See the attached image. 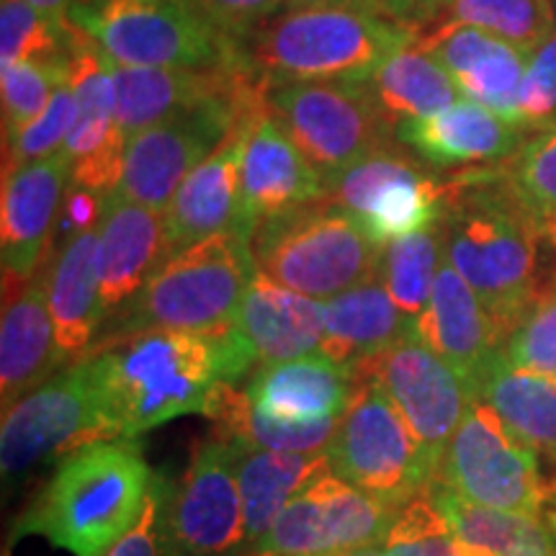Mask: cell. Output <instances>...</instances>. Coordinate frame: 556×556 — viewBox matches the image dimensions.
Listing matches in <instances>:
<instances>
[{
  "mask_svg": "<svg viewBox=\"0 0 556 556\" xmlns=\"http://www.w3.org/2000/svg\"><path fill=\"white\" fill-rule=\"evenodd\" d=\"M86 364L109 435L139 438L184 415H204L214 389L235 384L258 361L229 328L142 332L93 351Z\"/></svg>",
  "mask_w": 556,
  "mask_h": 556,
  "instance_id": "cell-1",
  "label": "cell"
},
{
  "mask_svg": "<svg viewBox=\"0 0 556 556\" xmlns=\"http://www.w3.org/2000/svg\"><path fill=\"white\" fill-rule=\"evenodd\" d=\"M443 258L475 289L505 340L539 302L536 217L505 173L451 180L438 222Z\"/></svg>",
  "mask_w": 556,
  "mask_h": 556,
  "instance_id": "cell-2",
  "label": "cell"
},
{
  "mask_svg": "<svg viewBox=\"0 0 556 556\" xmlns=\"http://www.w3.org/2000/svg\"><path fill=\"white\" fill-rule=\"evenodd\" d=\"M152 482L135 438L88 443L60 458L13 523L11 541L41 536L73 556H103L135 526Z\"/></svg>",
  "mask_w": 556,
  "mask_h": 556,
  "instance_id": "cell-3",
  "label": "cell"
},
{
  "mask_svg": "<svg viewBox=\"0 0 556 556\" xmlns=\"http://www.w3.org/2000/svg\"><path fill=\"white\" fill-rule=\"evenodd\" d=\"M415 26L361 5L287 9L242 39L250 73L263 88L281 83L366 80L394 52L415 47Z\"/></svg>",
  "mask_w": 556,
  "mask_h": 556,
  "instance_id": "cell-4",
  "label": "cell"
},
{
  "mask_svg": "<svg viewBox=\"0 0 556 556\" xmlns=\"http://www.w3.org/2000/svg\"><path fill=\"white\" fill-rule=\"evenodd\" d=\"M255 274L250 240L238 229L178 250L127 307L103 323L90 353L155 330L225 332L232 328Z\"/></svg>",
  "mask_w": 556,
  "mask_h": 556,
  "instance_id": "cell-5",
  "label": "cell"
},
{
  "mask_svg": "<svg viewBox=\"0 0 556 556\" xmlns=\"http://www.w3.org/2000/svg\"><path fill=\"white\" fill-rule=\"evenodd\" d=\"M70 21L122 67H248L197 0H78Z\"/></svg>",
  "mask_w": 556,
  "mask_h": 556,
  "instance_id": "cell-6",
  "label": "cell"
},
{
  "mask_svg": "<svg viewBox=\"0 0 556 556\" xmlns=\"http://www.w3.org/2000/svg\"><path fill=\"white\" fill-rule=\"evenodd\" d=\"M379 250L358 219L328 199L263 219L250 235L263 276L319 302L377 274Z\"/></svg>",
  "mask_w": 556,
  "mask_h": 556,
  "instance_id": "cell-7",
  "label": "cell"
},
{
  "mask_svg": "<svg viewBox=\"0 0 556 556\" xmlns=\"http://www.w3.org/2000/svg\"><path fill=\"white\" fill-rule=\"evenodd\" d=\"M325 454L332 475L394 510L428 495L438 479V464L377 381H361Z\"/></svg>",
  "mask_w": 556,
  "mask_h": 556,
  "instance_id": "cell-8",
  "label": "cell"
},
{
  "mask_svg": "<svg viewBox=\"0 0 556 556\" xmlns=\"http://www.w3.org/2000/svg\"><path fill=\"white\" fill-rule=\"evenodd\" d=\"M263 106L328 184L397 142V129L366 80L281 83L263 88Z\"/></svg>",
  "mask_w": 556,
  "mask_h": 556,
  "instance_id": "cell-9",
  "label": "cell"
},
{
  "mask_svg": "<svg viewBox=\"0 0 556 556\" xmlns=\"http://www.w3.org/2000/svg\"><path fill=\"white\" fill-rule=\"evenodd\" d=\"M261 103L263 86H253L176 111L152 127L139 129L127 139L116 193L135 204L165 212L186 176L199 168Z\"/></svg>",
  "mask_w": 556,
  "mask_h": 556,
  "instance_id": "cell-10",
  "label": "cell"
},
{
  "mask_svg": "<svg viewBox=\"0 0 556 556\" xmlns=\"http://www.w3.org/2000/svg\"><path fill=\"white\" fill-rule=\"evenodd\" d=\"M435 482L492 510L528 518L544 516L546 484L539 451L513 433L503 417L477 397L451 438Z\"/></svg>",
  "mask_w": 556,
  "mask_h": 556,
  "instance_id": "cell-11",
  "label": "cell"
},
{
  "mask_svg": "<svg viewBox=\"0 0 556 556\" xmlns=\"http://www.w3.org/2000/svg\"><path fill=\"white\" fill-rule=\"evenodd\" d=\"M99 441L114 438L103 422L86 358H80L3 413V479H18L39 464L65 458L73 451Z\"/></svg>",
  "mask_w": 556,
  "mask_h": 556,
  "instance_id": "cell-12",
  "label": "cell"
},
{
  "mask_svg": "<svg viewBox=\"0 0 556 556\" xmlns=\"http://www.w3.org/2000/svg\"><path fill=\"white\" fill-rule=\"evenodd\" d=\"M446 186L420 157L394 142L332 180L328 201L351 212L381 248L435 227L446 206Z\"/></svg>",
  "mask_w": 556,
  "mask_h": 556,
  "instance_id": "cell-13",
  "label": "cell"
},
{
  "mask_svg": "<svg viewBox=\"0 0 556 556\" xmlns=\"http://www.w3.org/2000/svg\"><path fill=\"white\" fill-rule=\"evenodd\" d=\"M400 513L328 471L283 507L255 554L343 556L384 544Z\"/></svg>",
  "mask_w": 556,
  "mask_h": 556,
  "instance_id": "cell-14",
  "label": "cell"
},
{
  "mask_svg": "<svg viewBox=\"0 0 556 556\" xmlns=\"http://www.w3.org/2000/svg\"><path fill=\"white\" fill-rule=\"evenodd\" d=\"M353 379L358 384L377 381L387 389L441 471L451 438L475 402L469 381L415 336L402 338L381 356L356 368Z\"/></svg>",
  "mask_w": 556,
  "mask_h": 556,
  "instance_id": "cell-15",
  "label": "cell"
},
{
  "mask_svg": "<svg viewBox=\"0 0 556 556\" xmlns=\"http://www.w3.org/2000/svg\"><path fill=\"white\" fill-rule=\"evenodd\" d=\"M170 531L180 556H250L232 438L201 443L170 486Z\"/></svg>",
  "mask_w": 556,
  "mask_h": 556,
  "instance_id": "cell-16",
  "label": "cell"
},
{
  "mask_svg": "<svg viewBox=\"0 0 556 556\" xmlns=\"http://www.w3.org/2000/svg\"><path fill=\"white\" fill-rule=\"evenodd\" d=\"M67 58L75 124L62 152L70 160V184L106 199L119 189L127 155V135L116 116L111 60L78 26L70 31Z\"/></svg>",
  "mask_w": 556,
  "mask_h": 556,
  "instance_id": "cell-17",
  "label": "cell"
},
{
  "mask_svg": "<svg viewBox=\"0 0 556 556\" xmlns=\"http://www.w3.org/2000/svg\"><path fill=\"white\" fill-rule=\"evenodd\" d=\"M330 184L296 142L283 131L266 106L250 119L245 157H242V199L238 232L250 240L263 219L289 208L328 199Z\"/></svg>",
  "mask_w": 556,
  "mask_h": 556,
  "instance_id": "cell-18",
  "label": "cell"
},
{
  "mask_svg": "<svg viewBox=\"0 0 556 556\" xmlns=\"http://www.w3.org/2000/svg\"><path fill=\"white\" fill-rule=\"evenodd\" d=\"M70 180L65 152L3 170L0 199V261L5 283H26L50 248L52 229Z\"/></svg>",
  "mask_w": 556,
  "mask_h": 556,
  "instance_id": "cell-19",
  "label": "cell"
},
{
  "mask_svg": "<svg viewBox=\"0 0 556 556\" xmlns=\"http://www.w3.org/2000/svg\"><path fill=\"white\" fill-rule=\"evenodd\" d=\"M415 47L446 70L462 99L520 127V83L531 52L469 24H438Z\"/></svg>",
  "mask_w": 556,
  "mask_h": 556,
  "instance_id": "cell-20",
  "label": "cell"
},
{
  "mask_svg": "<svg viewBox=\"0 0 556 556\" xmlns=\"http://www.w3.org/2000/svg\"><path fill=\"white\" fill-rule=\"evenodd\" d=\"M263 106V103H261ZM255 109L232 129L225 142L193 168L165 208L168 258L214 235L238 229L242 199V157Z\"/></svg>",
  "mask_w": 556,
  "mask_h": 556,
  "instance_id": "cell-21",
  "label": "cell"
},
{
  "mask_svg": "<svg viewBox=\"0 0 556 556\" xmlns=\"http://www.w3.org/2000/svg\"><path fill=\"white\" fill-rule=\"evenodd\" d=\"M245 397L255 413L289 426L340 420L358 392V381L325 353L281 364H261L248 379Z\"/></svg>",
  "mask_w": 556,
  "mask_h": 556,
  "instance_id": "cell-22",
  "label": "cell"
},
{
  "mask_svg": "<svg viewBox=\"0 0 556 556\" xmlns=\"http://www.w3.org/2000/svg\"><path fill=\"white\" fill-rule=\"evenodd\" d=\"M413 336L446 358L469 381L471 392L484 368L505 348L495 319L446 258L438 268L428 309L415 319Z\"/></svg>",
  "mask_w": 556,
  "mask_h": 556,
  "instance_id": "cell-23",
  "label": "cell"
},
{
  "mask_svg": "<svg viewBox=\"0 0 556 556\" xmlns=\"http://www.w3.org/2000/svg\"><path fill=\"white\" fill-rule=\"evenodd\" d=\"M101 299L106 319L127 307L148 278L168 261L165 212H155L119 193L103 199L99 219Z\"/></svg>",
  "mask_w": 556,
  "mask_h": 556,
  "instance_id": "cell-24",
  "label": "cell"
},
{
  "mask_svg": "<svg viewBox=\"0 0 556 556\" xmlns=\"http://www.w3.org/2000/svg\"><path fill=\"white\" fill-rule=\"evenodd\" d=\"M528 131L495 111L462 99L446 111L397 127V142L430 168H467L497 163L523 148Z\"/></svg>",
  "mask_w": 556,
  "mask_h": 556,
  "instance_id": "cell-25",
  "label": "cell"
},
{
  "mask_svg": "<svg viewBox=\"0 0 556 556\" xmlns=\"http://www.w3.org/2000/svg\"><path fill=\"white\" fill-rule=\"evenodd\" d=\"M116 116L127 139L176 111L261 86L248 67H122L111 62Z\"/></svg>",
  "mask_w": 556,
  "mask_h": 556,
  "instance_id": "cell-26",
  "label": "cell"
},
{
  "mask_svg": "<svg viewBox=\"0 0 556 556\" xmlns=\"http://www.w3.org/2000/svg\"><path fill=\"white\" fill-rule=\"evenodd\" d=\"M67 366L47 302V278L34 276L3 304V323H0L3 413Z\"/></svg>",
  "mask_w": 556,
  "mask_h": 556,
  "instance_id": "cell-27",
  "label": "cell"
},
{
  "mask_svg": "<svg viewBox=\"0 0 556 556\" xmlns=\"http://www.w3.org/2000/svg\"><path fill=\"white\" fill-rule=\"evenodd\" d=\"M232 330L261 364H281L323 353L325 304L278 287L261 270L242 296Z\"/></svg>",
  "mask_w": 556,
  "mask_h": 556,
  "instance_id": "cell-28",
  "label": "cell"
},
{
  "mask_svg": "<svg viewBox=\"0 0 556 556\" xmlns=\"http://www.w3.org/2000/svg\"><path fill=\"white\" fill-rule=\"evenodd\" d=\"M99 225L70 235L47 274V302L67 364L86 358L106 323L101 299Z\"/></svg>",
  "mask_w": 556,
  "mask_h": 556,
  "instance_id": "cell-29",
  "label": "cell"
},
{
  "mask_svg": "<svg viewBox=\"0 0 556 556\" xmlns=\"http://www.w3.org/2000/svg\"><path fill=\"white\" fill-rule=\"evenodd\" d=\"M323 304V353L343 364L351 374L402 338L413 336V319L394 304L377 274Z\"/></svg>",
  "mask_w": 556,
  "mask_h": 556,
  "instance_id": "cell-30",
  "label": "cell"
},
{
  "mask_svg": "<svg viewBox=\"0 0 556 556\" xmlns=\"http://www.w3.org/2000/svg\"><path fill=\"white\" fill-rule=\"evenodd\" d=\"M428 497L448 520L456 556H556V516L528 518L469 503L443 482Z\"/></svg>",
  "mask_w": 556,
  "mask_h": 556,
  "instance_id": "cell-31",
  "label": "cell"
},
{
  "mask_svg": "<svg viewBox=\"0 0 556 556\" xmlns=\"http://www.w3.org/2000/svg\"><path fill=\"white\" fill-rule=\"evenodd\" d=\"M238 446V477L245 505L250 556L258 552L270 526L304 486L328 475V454H278L253 446L245 438H232Z\"/></svg>",
  "mask_w": 556,
  "mask_h": 556,
  "instance_id": "cell-32",
  "label": "cell"
},
{
  "mask_svg": "<svg viewBox=\"0 0 556 556\" xmlns=\"http://www.w3.org/2000/svg\"><path fill=\"white\" fill-rule=\"evenodd\" d=\"M475 397L503 417L539 454L556 458V379L523 371L505 358H492L475 381Z\"/></svg>",
  "mask_w": 556,
  "mask_h": 556,
  "instance_id": "cell-33",
  "label": "cell"
},
{
  "mask_svg": "<svg viewBox=\"0 0 556 556\" xmlns=\"http://www.w3.org/2000/svg\"><path fill=\"white\" fill-rule=\"evenodd\" d=\"M366 83L394 129L405 122L426 119L462 101L454 78L417 47L394 52L374 70Z\"/></svg>",
  "mask_w": 556,
  "mask_h": 556,
  "instance_id": "cell-34",
  "label": "cell"
},
{
  "mask_svg": "<svg viewBox=\"0 0 556 556\" xmlns=\"http://www.w3.org/2000/svg\"><path fill=\"white\" fill-rule=\"evenodd\" d=\"M441 263L443 248L438 225L389 242L379 250V281L384 283L394 304L413 319V325L428 309Z\"/></svg>",
  "mask_w": 556,
  "mask_h": 556,
  "instance_id": "cell-35",
  "label": "cell"
},
{
  "mask_svg": "<svg viewBox=\"0 0 556 556\" xmlns=\"http://www.w3.org/2000/svg\"><path fill=\"white\" fill-rule=\"evenodd\" d=\"M438 24H469L533 52L556 31L554 0H451Z\"/></svg>",
  "mask_w": 556,
  "mask_h": 556,
  "instance_id": "cell-36",
  "label": "cell"
},
{
  "mask_svg": "<svg viewBox=\"0 0 556 556\" xmlns=\"http://www.w3.org/2000/svg\"><path fill=\"white\" fill-rule=\"evenodd\" d=\"M70 58L21 60L0 65V93H3V144H11L21 131L39 119L50 103L54 88L65 78Z\"/></svg>",
  "mask_w": 556,
  "mask_h": 556,
  "instance_id": "cell-37",
  "label": "cell"
},
{
  "mask_svg": "<svg viewBox=\"0 0 556 556\" xmlns=\"http://www.w3.org/2000/svg\"><path fill=\"white\" fill-rule=\"evenodd\" d=\"M67 39L70 34L54 29L26 0H0V65L58 60L67 54Z\"/></svg>",
  "mask_w": 556,
  "mask_h": 556,
  "instance_id": "cell-38",
  "label": "cell"
},
{
  "mask_svg": "<svg viewBox=\"0 0 556 556\" xmlns=\"http://www.w3.org/2000/svg\"><path fill=\"white\" fill-rule=\"evenodd\" d=\"M75 124V96L70 86V70L60 86L54 88L50 103L41 111L39 119L31 122L11 144H3V170L21 168V165L45 160L62 152L70 129Z\"/></svg>",
  "mask_w": 556,
  "mask_h": 556,
  "instance_id": "cell-39",
  "label": "cell"
},
{
  "mask_svg": "<svg viewBox=\"0 0 556 556\" xmlns=\"http://www.w3.org/2000/svg\"><path fill=\"white\" fill-rule=\"evenodd\" d=\"M505 178L533 217L556 208V127L528 139L510 157Z\"/></svg>",
  "mask_w": 556,
  "mask_h": 556,
  "instance_id": "cell-40",
  "label": "cell"
},
{
  "mask_svg": "<svg viewBox=\"0 0 556 556\" xmlns=\"http://www.w3.org/2000/svg\"><path fill=\"white\" fill-rule=\"evenodd\" d=\"M384 546L389 556H456L448 520L428 495L409 500L402 507Z\"/></svg>",
  "mask_w": 556,
  "mask_h": 556,
  "instance_id": "cell-41",
  "label": "cell"
},
{
  "mask_svg": "<svg viewBox=\"0 0 556 556\" xmlns=\"http://www.w3.org/2000/svg\"><path fill=\"white\" fill-rule=\"evenodd\" d=\"M503 353L523 371L556 379V283L507 336Z\"/></svg>",
  "mask_w": 556,
  "mask_h": 556,
  "instance_id": "cell-42",
  "label": "cell"
},
{
  "mask_svg": "<svg viewBox=\"0 0 556 556\" xmlns=\"http://www.w3.org/2000/svg\"><path fill=\"white\" fill-rule=\"evenodd\" d=\"M170 486L168 479L155 475L135 526L103 556H180L170 531Z\"/></svg>",
  "mask_w": 556,
  "mask_h": 556,
  "instance_id": "cell-43",
  "label": "cell"
},
{
  "mask_svg": "<svg viewBox=\"0 0 556 556\" xmlns=\"http://www.w3.org/2000/svg\"><path fill=\"white\" fill-rule=\"evenodd\" d=\"M518 106L526 131L556 127V31L528 58Z\"/></svg>",
  "mask_w": 556,
  "mask_h": 556,
  "instance_id": "cell-44",
  "label": "cell"
},
{
  "mask_svg": "<svg viewBox=\"0 0 556 556\" xmlns=\"http://www.w3.org/2000/svg\"><path fill=\"white\" fill-rule=\"evenodd\" d=\"M235 39H245L255 26L287 9V0H197Z\"/></svg>",
  "mask_w": 556,
  "mask_h": 556,
  "instance_id": "cell-45",
  "label": "cell"
},
{
  "mask_svg": "<svg viewBox=\"0 0 556 556\" xmlns=\"http://www.w3.org/2000/svg\"><path fill=\"white\" fill-rule=\"evenodd\" d=\"M451 0H374V9L400 24L422 29V24L435 21Z\"/></svg>",
  "mask_w": 556,
  "mask_h": 556,
  "instance_id": "cell-46",
  "label": "cell"
},
{
  "mask_svg": "<svg viewBox=\"0 0 556 556\" xmlns=\"http://www.w3.org/2000/svg\"><path fill=\"white\" fill-rule=\"evenodd\" d=\"M26 3H29L31 9H37L58 31H73V21H70V16H73V9L78 0H26Z\"/></svg>",
  "mask_w": 556,
  "mask_h": 556,
  "instance_id": "cell-47",
  "label": "cell"
},
{
  "mask_svg": "<svg viewBox=\"0 0 556 556\" xmlns=\"http://www.w3.org/2000/svg\"><path fill=\"white\" fill-rule=\"evenodd\" d=\"M536 229H539V238L544 245H548V250L556 255V208L544 214H536Z\"/></svg>",
  "mask_w": 556,
  "mask_h": 556,
  "instance_id": "cell-48",
  "label": "cell"
},
{
  "mask_svg": "<svg viewBox=\"0 0 556 556\" xmlns=\"http://www.w3.org/2000/svg\"><path fill=\"white\" fill-rule=\"evenodd\" d=\"M317 5H361V9H374V0H287V9H317Z\"/></svg>",
  "mask_w": 556,
  "mask_h": 556,
  "instance_id": "cell-49",
  "label": "cell"
},
{
  "mask_svg": "<svg viewBox=\"0 0 556 556\" xmlns=\"http://www.w3.org/2000/svg\"><path fill=\"white\" fill-rule=\"evenodd\" d=\"M343 556H389V552H387V546H384V544H377V546L356 548V552H351V554H343Z\"/></svg>",
  "mask_w": 556,
  "mask_h": 556,
  "instance_id": "cell-50",
  "label": "cell"
},
{
  "mask_svg": "<svg viewBox=\"0 0 556 556\" xmlns=\"http://www.w3.org/2000/svg\"><path fill=\"white\" fill-rule=\"evenodd\" d=\"M552 492H554V495H552V497H554V505H556V482H554V490H552Z\"/></svg>",
  "mask_w": 556,
  "mask_h": 556,
  "instance_id": "cell-51",
  "label": "cell"
},
{
  "mask_svg": "<svg viewBox=\"0 0 556 556\" xmlns=\"http://www.w3.org/2000/svg\"><path fill=\"white\" fill-rule=\"evenodd\" d=\"M253 556H270V554H253Z\"/></svg>",
  "mask_w": 556,
  "mask_h": 556,
  "instance_id": "cell-52",
  "label": "cell"
},
{
  "mask_svg": "<svg viewBox=\"0 0 556 556\" xmlns=\"http://www.w3.org/2000/svg\"><path fill=\"white\" fill-rule=\"evenodd\" d=\"M554 9H556V0H554Z\"/></svg>",
  "mask_w": 556,
  "mask_h": 556,
  "instance_id": "cell-53",
  "label": "cell"
}]
</instances>
